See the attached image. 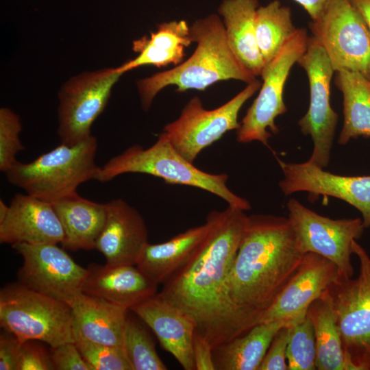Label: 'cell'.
<instances>
[{
  "instance_id": "cell-3",
  "label": "cell",
  "mask_w": 370,
  "mask_h": 370,
  "mask_svg": "<svg viewBox=\"0 0 370 370\" xmlns=\"http://www.w3.org/2000/svg\"><path fill=\"white\" fill-rule=\"evenodd\" d=\"M190 36L197 47L192 56L173 69L139 79L137 88L142 109L150 108L157 94L168 86L177 92L205 90L222 80L236 79L249 84L256 77L240 62L232 51L221 18L212 14L190 26Z\"/></svg>"
},
{
  "instance_id": "cell-40",
  "label": "cell",
  "mask_w": 370,
  "mask_h": 370,
  "mask_svg": "<svg viewBox=\"0 0 370 370\" xmlns=\"http://www.w3.org/2000/svg\"><path fill=\"white\" fill-rule=\"evenodd\" d=\"M357 9L370 32V0H349Z\"/></svg>"
},
{
  "instance_id": "cell-6",
  "label": "cell",
  "mask_w": 370,
  "mask_h": 370,
  "mask_svg": "<svg viewBox=\"0 0 370 370\" xmlns=\"http://www.w3.org/2000/svg\"><path fill=\"white\" fill-rule=\"evenodd\" d=\"M0 325L23 342L34 340L55 347L75 341L72 308L18 282L0 291Z\"/></svg>"
},
{
  "instance_id": "cell-15",
  "label": "cell",
  "mask_w": 370,
  "mask_h": 370,
  "mask_svg": "<svg viewBox=\"0 0 370 370\" xmlns=\"http://www.w3.org/2000/svg\"><path fill=\"white\" fill-rule=\"evenodd\" d=\"M276 159L283 173L279 186L286 196L307 192L314 196L338 198L356 208L362 214L365 228L370 227V175H340L308 160L291 163Z\"/></svg>"
},
{
  "instance_id": "cell-13",
  "label": "cell",
  "mask_w": 370,
  "mask_h": 370,
  "mask_svg": "<svg viewBox=\"0 0 370 370\" xmlns=\"http://www.w3.org/2000/svg\"><path fill=\"white\" fill-rule=\"evenodd\" d=\"M288 219L304 253L319 254L334 262L339 275L352 278V245L365 228L362 219H332L308 208L291 198L286 204Z\"/></svg>"
},
{
  "instance_id": "cell-37",
  "label": "cell",
  "mask_w": 370,
  "mask_h": 370,
  "mask_svg": "<svg viewBox=\"0 0 370 370\" xmlns=\"http://www.w3.org/2000/svg\"><path fill=\"white\" fill-rule=\"evenodd\" d=\"M23 342L5 331L0 337V369L16 370Z\"/></svg>"
},
{
  "instance_id": "cell-16",
  "label": "cell",
  "mask_w": 370,
  "mask_h": 370,
  "mask_svg": "<svg viewBox=\"0 0 370 370\" xmlns=\"http://www.w3.org/2000/svg\"><path fill=\"white\" fill-rule=\"evenodd\" d=\"M338 275L337 266L330 260L312 252L304 254L296 271L260 323L282 321L293 325L302 320L310 305Z\"/></svg>"
},
{
  "instance_id": "cell-23",
  "label": "cell",
  "mask_w": 370,
  "mask_h": 370,
  "mask_svg": "<svg viewBox=\"0 0 370 370\" xmlns=\"http://www.w3.org/2000/svg\"><path fill=\"white\" fill-rule=\"evenodd\" d=\"M210 229V222L188 229L169 241L147 243L140 252L136 265L157 284L164 283L190 258Z\"/></svg>"
},
{
  "instance_id": "cell-4",
  "label": "cell",
  "mask_w": 370,
  "mask_h": 370,
  "mask_svg": "<svg viewBox=\"0 0 370 370\" xmlns=\"http://www.w3.org/2000/svg\"><path fill=\"white\" fill-rule=\"evenodd\" d=\"M129 173L151 175L166 183L198 188L221 197L229 206L245 211L251 209L247 199L227 187V174H212L198 169L178 152L164 132L149 147L134 145L111 158L99 166L95 180L107 182Z\"/></svg>"
},
{
  "instance_id": "cell-38",
  "label": "cell",
  "mask_w": 370,
  "mask_h": 370,
  "mask_svg": "<svg viewBox=\"0 0 370 370\" xmlns=\"http://www.w3.org/2000/svg\"><path fill=\"white\" fill-rule=\"evenodd\" d=\"M212 349L211 344L195 330L193 350L196 370H215Z\"/></svg>"
},
{
  "instance_id": "cell-27",
  "label": "cell",
  "mask_w": 370,
  "mask_h": 370,
  "mask_svg": "<svg viewBox=\"0 0 370 370\" xmlns=\"http://www.w3.org/2000/svg\"><path fill=\"white\" fill-rule=\"evenodd\" d=\"M335 73V84L343 97V124L338 143L346 145L351 139L370 137V81L355 71Z\"/></svg>"
},
{
  "instance_id": "cell-36",
  "label": "cell",
  "mask_w": 370,
  "mask_h": 370,
  "mask_svg": "<svg viewBox=\"0 0 370 370\" xmlns=\"http://www.w3.org/2000/svg\"><path fill=\"white\" fill-rule=\"evenodd\" d=\"M36 341L23 342L16 370H54L50 351Z\"/></svg>"
},
{
  "instance_id": "cell-24",
  "label": "cell",
  "mask_w": 370,
  "mask_h": 370,
  "mask_svg": "<svg viewBox=\"0 0 370 370\" xmlns=\"http://www.w3.org/2000/svg\"><path fill=\"white\" fill-rule=\"evenodd\" d=\"M258 7V0H223L219 8L232 51L254 77L261 75L264 67L256 34Z\"/></svg>"
},
{
  "instance_id": "cell-28",
  "label": "cell",
  "mask_w": 370,
  "mask_h": 370,
  "mask_svg": "<svg viewBox=\"0 0 370 370\" xmlns=\"http://www.w3.org/2000/svg\"><path fill=\"white\" fill-rule=\"evenodd\" d=\"M306 317L314 334L317 369L348 370L327 290L310 305Z\"/></svg>"
},
{
  "instance_id": "cell-17",
  "label": "cell",
  "mask_w": 370,
  "mask_h": 370,
  "mask_svg": "<svg viewBox=\"0 0 370 370\" xmlns=\"http://www.w3.org/2000/svg\"><path fill=\"white\" fill-rule=\"evenodd\" d=\"M64 230L51 203L28 194H16L0 222V242L14 245L61 243Z\"/></svg>"
},
{
  "instance_id": "cell-8",
  "label": "cell",
  "mask_w": 370,
  "mask_h": 370,
  "mask_svg": "<svg viewBox=\"0 0 370 370\" xmlns=\"http://www.w3.org/2000/svg\"><path fill=\"white\" fill-rule=\"evenodd\" d=\"M310 27L335 72H358L370 81V32L349 0H329Z\"/></svg>"
},
{
  "instance_id": "cell-5",
  "label": "cell",
  "mask_w": 370,
  "mask_h": 370,
  "mask_svg": "<svg viewBox=\"0 0 370 370\" xmlns=\"http://www.w3.org/2000/svg\"><path fill=\"white\" fill-rule=\"evenodd\" d=\"M97 147V139L92 135L75 145L61 143L30 162L16 160L4 173L13 186L52 203L95 180L99 168L95 162Z\"/></svg>"
},
{
  "instance_id": "cell-25",
  "label": "cell",
  "mask_w": 370,
  "mask_h": 370,
  "mask_svg": "<svg viewBox=\"0 0 370 370\" xmlns=\"http://www.w3.org/2000/svg\"><path fill=\"white\" fill-rule=\"evenodd\" d=\"M193 42L190 26L184 21H174L159 24L157 30L150 37L133 42V50L138 55L116 69L125 72L144 65L157 67L169 64L178 65L185 56V48Z\"/></svg>"
},
{
  "instance_id": "cell-33",
  "label": "cell",
  "mask_w": 370,
  "mask_h": 370,
  "mask_svg": "<svg viewBox=\"0 0 370 370\" xmlns=\"http://www.w3.org/2000/svg\"><path fill=\"white\" fill-rule=\"evenodd\" d=\"M22 125L19 116L8 108L0 109V170L6 172L16 161V154L23 150L19 134Z\"/></svg>"
},
{
  "instance_id": "cell-20",
  "label": "cell",
  "mask_w": 370,
  "mask_h": 370,
  "mask_svg": "<svg viewBox=\"0 0 370 370\" xmlns=\"http://www.w3.org/2000/svg\"><path fill=\"white\" fill-rule=\"evenodd\" d=\"M82 292L130 310L158 293V284L135 264L92 263Z\"/></svg>"
},
{
  "instance_id": "cell-39",
  "label": "cell",
  "mask_w": 370,
  "mask_h": 370,
  "mask_svg": "<svg viewBox=\"0 0 370 370\" xmlns=\"http://www.w3.org/2000/svg\"><path fill=\"white\" fill-rule=\"evenodd\" d=\"M303 7L312 21L320 14L329 0H294Z\"/></svg>"
},
{
  "instance_id": "cell-29",
  "label": "cell",
  "mask_w": 370,
  "mask_h": 370,
  "mask_svg": "<svg viewBox=\"0 0 370 370\" xmlns=\"http://www.w3.org/2000/svg\"><path fill=\"white\" fill-rule=\"evenodd\" d=\"M255 25L257 43L265 66L297 29L292 21L291 8L278 0L258 8Z\"/></svg>"
},
{
  "instance_id": "cell-41",
  "label": "cell",
  "mask_w": 370,
  "mask_h": 370,
  "mask_svg": "<svg viewBox=\"0 0 370 370\" xmlns=\"http://www.w3.org/2000/svg\"><path fill=\"white\" fill-rule=\"evenodd\" d=\"M9 210V206L2 199L0 200V222L3 221L5 218Z\"/></svg>"
},
{
  "instance_id": "cell-1",
  "label": "cell",
  "mask_w": 370,
  "mask_h": 370,
  "mask_svg": "<svg viewBox=\"0 0 370 370\" xmlns=\"http://www.w3.org/2000/svg\"><path fill=\"white\" fill-rule=\"evenodd\" d=\"M210 229L158 294L186 314L214 347L244 334L227 298L225 281L247 227L245 210L210 212Z\"/></svg>"
},
{
  "instance_id": "cell-7",
  "label": "cell",
  "mask_w": 370,
  "mask_h": 370,
  "mask_svg": "<svg viewBox=\"0 0 370 370\" xmlns=\"http://www.w3.org/2000/svg\"><path fill=\"white\" fill-rule=\"evenodd\" d=\"M352 251L359 261L357 278L338 275L327 292L348 370H370V256L356 240Z\"/></svg>"
},
{
  "instance_id": "cell-9",
  "label": "cell",
  "mask_w": 370,
  "mask_h": 370,
  "mask_svg": "<svg viewBox=\"0 0 370 370\" xmlns=\"http://www.w3.org/2000/svg\"><path fill=\"white\" fill-rule=\"evenodd\" d=\"M309 38L305 29H297L278 55L264 67L260 92L236 131L238 143L258 141L269 147L272 134L279 131L275 119L287 110L283 99L285 83L292 66L306 50Z\"/></svg>"
},
{
  "instance_id": "cell-2",
  "label": "cell",
  "mask_w": 370,
  "mask_h": 370,
  "mask_svg": "<svg viewBox=\"0 0 370 370\" xmlns=\"http://www.w3.org/2000/svg\"><path fill=\"white\" fill-rule=\"evenodd\" d=\"M304 255L288 218L249 216L225 281L227 298L244 334L260 323Z\"/></svg>"
},
{
  "instance_id": "cell-14",
  "label": "cell",
  "mask_w": 370,
  "mask_h": 370,
  "mask_svg": "<svg viewBox=\"0 0 370 370\" xmlns=\"http://www.w3.org/2000/svg\"><path fill=\"white\" fill-rule=\"evenodd\" d=\"M12 247L22 256L18 282L68 304L83 293L88 269L77 264L58 244L16 243Z\"/></svg>"
},
{
  "instance_id": "cell-19",
  "label": "cell",
  "mask_w": 370,
  "mask_h": 370,
  "mask_svg": "<svg viewBox=\"0 0 370 370\" xmlns=\"http://www.w3.org/2000/svg\"><path fill=\"white\" fill-rule=\"evenodd\" d=\"M156 335L161 346L185 370H195L193 343L196 327L182 311L158 292L130 310Z\"/></svg>"
},
{
  "instance_id": "cell-30",
  "label": "cell",
  "mask_w": 370,
  "mask_h": 370,
  "mask_svg": "<svg viewBox=\"0 0 370 370\" xmlns=\"http://www.w3.org/2000/svg\"><path fill=\"white\" fill-rule=\"evenodd\" d=\"M130 312V310H129ZM127 316L123 347L133 370H166L160 358L155 341L138 317Z\"/></svg>"
},
{
  "instance_id": "cell-35",
  "label": "cell",
  "mask_w": 370,
  "mask_h": 370,
  "mask_svg": "<svg viewBox=\"0 0 370 370\" xmlns=\"http://www.w3.org/2000/svg\"><path fill=\"white\" fill-rule=\"evenodd\" d=\"M290 328L285 325L277 332L258 370H288L286 349Z\"/></svg>"
},
{
  "instance_id": "cell-12",
  "label": "cell",
  "mask_w": 370,
  "mask_h": 370,
  "mask_svg": "<svg viewBox=\"0 0 370 370\" xmlns=\"http://www.w3.org/2000/svg\"><path fill=\"white\" fill-rule=\"evenodd\" d=\"M297 63L306 71L310 87L309 108L298 125L313 142L308 161L324 169L330 162L338 121L330 105V83L335 71L322 45L313 36Z\"/></svg>"
},
{
  "instance_id": "cell-26",
  "label": "cell",
  "mask_w": 370,
  "mask_h": 370,
  "mask_svg": "<svg viewBox=\"0 0 370 370\" xmlns=\"http://www.w3.org/2000/svg\"><path fill=\"white\" fill-rule=\"evenodd\" d=\"M285 325L282 321L260 323L245 334L212 349L215 370H258L277 332Z\"/></svg>"
},
{
  "instance_id": "cell-32",
  "label": "cell",
  "mask_w": 370,
  "mask_h": 370,
  "mask_svg": "<svg viewBox=\"0 0 370 370\" xmlns=\"http://www.w3.org/2000/svg\"><path fill=\"white\" fill-rule=\"evenodd\" d=\"M74 338L92 370H133L123 346L97 343L77 336Z\"/></svg>"
},
{
  "instance_id": "cell-22",
  "label": "cell",
  "mask_w": 370,
  "mask_h": 370,
  "mask_svg": "<svg viewBox=\"0 0 370 370\" xmlns=\"http://www.w3.org/2000/svg\"><path fill=\"white\" fill-rule=\"evenodd\" d=\"M51 204L64 230L62 247L73 251L95 249L106 220V204L87 199L75 193Z\"/></svg>"
},
{
  "instance_id": "cell-31",
  "label": "cell",
  "mask_w": 370,
  "mask_h": 370,
  "mask_svg": "<svg viewBox=\"0 0 370 370\" xmlns=\"http://www.w3.org/2000/svg\"><path fill=\"white\" fill-rule=\"evenodd\" d=\"M286 359L288 370L317 369L314 334L307 317L291 325Z\"/></svg>"
},
{
  "instance_id": "cell-34",
  "label": "cell",
  "mask_w": 370,
  "mask_h": 370,
  "mask_svg": "<svg viewBox=\"0 0 370 370\" xmlns=\"http://www.w3.org/2000/svg\"><path fill=\"white\" fill-rule=\"evenodd\" d=\"M49 351L54 370H92L75 341L51 347Z\"/></svg>"
},
{
  "instance_id": "cell-21",
  "label": "cell",
  "mask_w": 370,
  "mask_h": 370,
  "mask_svg": "<svg viewBox=\"0 0 370 370\" xmlns=\"http://www.w3.org/2000/svg\"><path fill=\"white\" fill-rule=\"evenodd\" d=\"M71 307L74 337L77 336L97 343L123 346L129 310L84 293Z\"/></svg>"
},
{
  "instance_id": "cell-10",
  "label": "cell",
  "mask_w": 370,
  "mask_h": 370,
  "mask_svg": "<svg viewBox=\"0 0 370 370\" xmlns=\"http://www.w3.org/2000/svg\"><path fill=\"white\" fill-rule=\"evenodd\" d=\"M260 87V82L255 79L232 99L213 110L205 109L201 99L194 97L180 116L164 126L162 132L181 155L193 162L202 150L227 132L238 129L240 110Z\"/></svg>"
},
{
  "instance_id": "cell-18",
  "label": "cell",
  "mask_w": 370,
  "mask_h": 370,
  "mask_svg": "<svg viewBox=\"0 0 370 370\" xmlns=\"http://www.w3.org/2000/svg\"><path fill=\"white\" fill-rule=\"evenodd\" d=\"M106 216L95 249L106 264H135L148 243L146 223L139 212L122 199L106 203Z\"/></svg>"
},
{
  "instance_id": "cell-11",
  "label": "cell",
  "mask_w": 370,
  "mask_h": 370,
  "mask_svg": "<svg viewBox=\"0 0 370 370\" xmlns=\"http://www.w3.org/2000/svg\"><path fill=\"white\" fill-rule=\"evenodd\" d=\"M123 74L116 68H106L76 75L62 85L58 108V134L62 143L75 145L91 136L92 125Z\"/></svg>"
}]
</instances>
